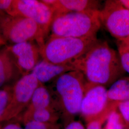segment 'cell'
Segmentation results:
<instances>
[{"instance_id": "obj_25", "label": "cell", "mask_w": 129, "mask_h": 129, "mask_svg": "<svg viewBox=\"0 0 129 129\" xmlns=\"http://www.w3.org/2000/svg\"><path fill=\"white\" fill-rule=\"evenodd\" d=\"M87 129H102V127L99 121H94L88 125Z\"/></svg>"}, {"instance_id": "obj_13", "label": "cell", "mask_w": 129, "mask_h": 129, "mask_svg": "<svg viewBox=\"0 0 129 129\" xmlns=\"http://www.w3.org/2000/svg\"><path fill=\"white\" fill-rule=\"evenodd\" d=\"M17 69L19 70L13 56L8 49L1 52L0 88L13 78Z\"/></svg>"}, {"instance_id": "obj_17", "label": "cell", "mask_w": 129, "mask_h": 129, "mask_svg": "<svg viewBox=\"0 0 129 129\" xmlns=\"http://www.w3.org/2000/svg\"><path fill=\"white\" fill-rule=\"evenodd\" d=\"M13 95V87L6 86L0 88V122L5 114Z\"/></svg>"}, {"instance_id": "obj_1", "label": "cell", "mask_w": 129, "mask_h": 129, "mask_svg": "<svg viewBox=\"0 0 129 129\" xmlns=\"http://www.w3.org/2000/svg\"><path fill=\"white\" fill-rule=\"evenodd\" d=\"M73 65L91 85L111 86L125 73L116 51L107 42L100 40Z\"/></svg>"}, {"instance_id": "obj_6", "label": "cell", "mask_w": 129, "mask_h": 129, "mask_svg": "<svg viewBox=\"0 0 129 129\" xmlns=\"http://www.w3.org/2000/svg\"><path fill=\"white\" fill-rule=\"evenodd\" d=\"M99 18L101 24L118 41L129 37V10L123 7L118 0L106 1L100 11Z\"/></svg>"}, {"instance_id": "obj_18", "label": "cell", "mask_w": 129, "mask_h": 129, "mask_svg": "<svg viewBox=\"0 0 129 129\" xmlns=\"http://www.w3.org/2000/svg\"><path fill=\"white\" fill-rule=\"evenodd\" d=\"M119 111H111L109 114L105 129H125V125Z\"/></svg>"}, {"instance_id": "obj_2", "label": "cell", "mask_w": 129, "mask_h": 129, "mask_svg": "<svg viewBox=\"0 0 129 129\" xmlns=\"http://www.w3.org/2000/svg\"><path fill=\"white\" fill-rule=\"evenodd\" d=\"M100 11L55 15L50 26L51 36L78 38L97 37L102 24L99 18Z\"/></svg>"}, {"instance_id": "obj_21", "label": "cell", "mask_w": 129, "mask_h": 129, "mask_svg": "<svg viewBox=\"0 0 129 129\" xmlns=\"http://www.w3.org/2000/svg\"><path fill=\"white\" fill-rule=\"evenodd\" d=\"M24 129H48L46 123L29 120L25 122Z\"/></svg>"}, {"instance_id": "obj_4", "label": "cell", "mask_w": 129, "mask_h": 129, "mask_svg": "<svg viewBox=\"0 0 129 129\" xmlns=\"http://www.w3.org/2000/svg\"><path fill=\"white\" fill-rule=\"evenodd\" d=\"M86 84L83 74L79 70L66 73L53 81V92L57 102L68 113L80 112Z\"/></svg>"}, {"instance_id": "obj_16", "label": "cell", "mask_w": 129, "mask_h": 129, "mask_svg": "<svg viewBox=\"0 0 129 129\" xmlns=\"http://www.w3.org/2000/svg\"><path fill=\"white\" fill-rule=\"evenodd\" d=\"M25 117V119L28 118V117H30L26 121L34 120L37 122L46 123L51 119V111L49 109H37L30 111H26Z\"/></svg>"}, {"instance_id": "obj_23", "label": "cell", "mask_w": 129, "mask_h": 129, "mask_svg": "<svg viewBox=\"0 0 129 129\" xmlns=\"http://www.w3.org/2000/svg\"><path fill=\"white\" fill-rule=\"evenodd\" d=\"M118 46H120L129 52V37L124 40L118 41Z\"/></svg>"}, {"instance_id": "obj_5", "label": "cell", "mask_w": 129, "mask_h": 129, "mask_svg": "<svg viewBox=\"0 0 129 129\" xmlns=\"http://www.w3.org/2000/svg\"><path fill=\"white\" fill-rule=\"evenodd\" d=\"M0 34L5 39L14 44L36 40L41 48L46 34L41 27L31 19L20 16H0Z\"/></svg>"}, {"instance_id": "obj_12", "label": "cell", "mask_w": 129, "mask_h": 129, "mask_svg": "<svg viewBox=\"0 0 129 129\" xmlns=\"http://www.w3.org/2000/svg\"><path fill=\"white\" fill-rule=\"evenodd\" d=\"M77 70L72 64H57L46 60L40 61L31 73L41 84L54 81L60 76L71 71Z\"/></svg>"}, {"instance_id": "obj_9", "label": "cell", "mask_w": 129, "mask_h": 129, "mask_svg": "<svg viewBox=\"0 0 129 129\" xmlns=\"http://www.w3.org/2000/svg\"><path fill=\"white\" fill-rule=\"evenodd\" d=\"M7 49L13 56L19 71L23 75L31 73L40 61V48L32 42L14 44Z\"/></svg>"}, {"instance_id": "obj_10", "label": "cell", "mask_w": 129, "mask_h": 129, "mask_svg": "<svg viewBox=\"0 0 129 129\" xmlns=\"http://www.w3.org/2000/svg\"><path fill=\"white\" fill-rule=\"evenodd\" d=\"M110 102L106 87L86 83L80 112L85 116L97 115L104 111Z\"/></svg>"}, {"instance_id": "obj_20", "label": "cell", "mask_w": 129, "mask_h": 129, "mask_svg": "<svg viewBox=\"0 0 129 129\" xmlns=\"http://www.w3.org/2000/svg\"><path fill=\"white\" fill-rule=\"evenodd\" d=\"M117 108L123 119L129 123V101L117 103Z\"/></svg>"}, {"instance_id": "obj_15", "label": "cell", "mask_w": 129, "mask_h": 129, "mask_svg": "<svg viewBox=\"0 0 129 129\" xmlns=\"http://www.w3.org/2000/svg\"><path fill=\"white\" fill-rule=\"evenodd\" d=\"M52 101L49 90L40 83L33 94L27 111L37 109H49Z\"/></svg>"}, {"instance_id": "obj_11", "label": "cell", "mask_w": 129, "mask_h": 129, "mask_svg": "<svg viewBox=\"0 0 129 129\" xmlns=\"http://www.w3.org/2000/svg\"><path fill=\"white\" fill-rule=\"evenodd\" d=\"M54 11L55 15L69 12L100 10V1L93 0H42Z\"/></svg>"}, {"instance_id": "obj_19", "label": "cell", "mask_w": 129, "mask_h": 129, "mask_svg": "<svg viewBox=\"0 0 129 129\" xmlns=\"http://www.w3.org/2000/svg\"><path fill=\"white\" fill-rule=\"evenodd\" d=\"M119 55L122 68L125 72L129 74V52L124 48L118 46Z\"/></svg>"}, {"instance_id": "obj_26", "label": "cell", "mask_w": 129, "mask_h": 129, "mask_svg": "<svg viewBox=\"0 0 129 129\" xmlns=\"http://www.w3.org/2000/svg\"><path fill=\"white\" fill-rule=\"evenodd\" d=\"M0 129H24L20 125L16 123H9L5 125L2 128Z\"/></svg>"}, {"instance_id": "obj_7", "label": "cell", "mask_w": 129, "mask_h": 129, "mask_svg": "<svg viewBox=\"0 0 129 129\" xmlns=\"http://www.w3.org/2000/svg\"><path fill=\"white\" fill-rule=\"evenodd\" d=\"M39 84L40 83L32 73L23 75L19 79L13 87L12 100L2 121L17 116L25 108H27L34 92Z\"/></svg>"}, {"instance_id": "obj_24", "label": "cell", "mask_w": 129, "mask_h": 129, "mask_svg": "<svg viewBox=\"0 0 129 129\" xmlns=\"http://www.w3.org/2000/svg\"><path fill=\"white\" fill-rule=\"evenodd\" d=\"M65 129H84V128L80 122H73L68 125Z\"/></svg>"}, {"instance_id": "obj_14", "label": "cell", "mask_w": 129, "mask_h": 129, "mask_svg": "<svg viewBox=\"0 0 129 129\" xmlns=\"http://www.w3.org/2000/svg\"><path fill=\"white\" fill-rule=\"evenodd\" d=\"M111 102L119 103L129 101V77H122L112 84L108 90Z\"/></svg>"}, {"instance_id": "obj_3", "label": "cell", "mask_w": 129, "mask_h": 129, "mask_svg": "<svg viewBox=\"0 0 129 129\" xmlns=\"http://www.w3.org/2000/svg\"><path fill=\"white\" fill-rule=\"evenodd\" d=\"M97 40V37L78 38L51 36L40 48V55L43 59L53 64L73 65Z\"/></svg>"}, {"instance_id": "obj_27", "label": "cell", "mask_w": 129, "mask_h": 129, "mask_svg": "<svg viewBox=\"0 0 129 129\" xmlns=\"http://www.w3.org/2000/svg\"><path fill=\"white\" fill-rule=\"evenodd\" d=\"M118 2L123 7L129 10V0H118Z\"/></svg>"}, {"instance_id": "obj_8", "label": "cell", "mask_w": 129, "mask_h": 129, "mask_svg": "<svg viewBox=\"0 0 129 129\" xmlns=\"http://www.w3.org/2000/svg\"><path fill=\"white\" fill-rule=\"evenodd\" d=\"M8 14L32 19L41 27L46 35L50 29L55 13L52 8L42 1L13 0L12 9Z\"/></svg>"}, {"instance_id": "obj_22", "label": "cell", "mask_w": 129, "mask_h": 129, "mask_svg": "<svg viewBox=\"0 0 129 129\" xmlns=\"http://www.w3.org/2000/svg\"><path fill=\"white\" fill-rule=\"evenodd\" d=\"M13 4V0H0V10L9 14L12 9Z\"/></svg>"}]
</instances>
